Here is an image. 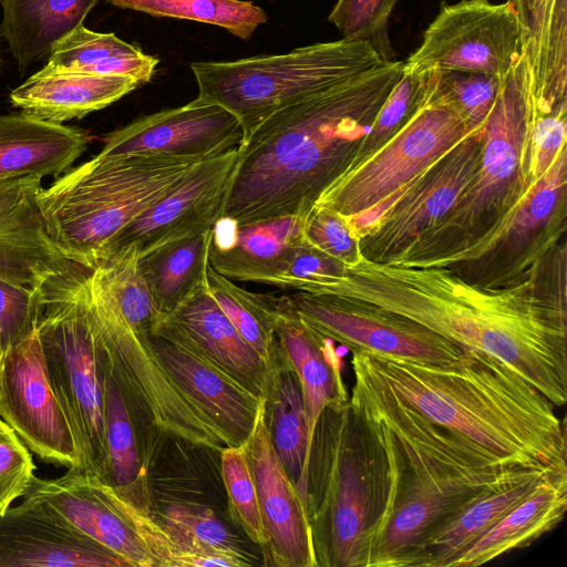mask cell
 Wrapping results in <instances>:
<instances>
[{"mask_svg":"<svg viewBox=\"0 0 567 567\" xmlns=\"http://www.w3.org/2000/svg\"><path fill=\"white\" fill-rule=\"evenodd\" d=\"M100 0H0V33L17 61L20 74L48 59L54 45L83 24Z\"/></svg>","mask_w":567,"mask_h":567,"instance_id":"cell-31","label":"cell"},{"mask_svg":"<svg viewBox=\"0 0 567 567\" xmlns=\"http://www.w3.org/2000/svg\"><path fill=\"white\" fill-rule=\"evenodd\" d=\"M132 250L117 252L95 268L111 290L120 311L136 330L150 331L163 316L156 308Z\"/></svg>","mask_w":567,"mask_h":567,"instance_id":"cell-41","label":"cell"},{"mask_svg":"<svg viewBox=\"0 0 567 567\" xmlns=\"http://www.w3.org/2000/svg\"><path fill=\"white\" fill-rule=\"evenodd\" d=\"M0 416L42 460L79 467L76 443L50 383L37 329L0 358Z\"/></svg>","mask_w":567,"mask_h":567,"instance_id":"cell-16","label":"cell"},{"mask_svg":"<svg viewBox=\"0 0 567 567\" xmlns=\"http://www.w3.org/2000/svg\"><path fill=\"white\" fill-rule=\"evenodd\" d=\"M40 312L38 288L0 278V358L37 329Z\"/></svg>","mask_w":567,"mask_h":567,"instance_id":"cell-46","label":"cell"},{"mask_svg":"<svg viewBox=\"0 0 567 567\" xmlns=\"http://www.w3.org/2000/svg\"><path fill=\"white\" fill-rule=\"evenodd\" d=\"M97 353V351H96ZM103 384L106 465L102 482L135 503L141 478L137 436L131 414L112 374L97 355Z\"/></svg>","mask_w":567,"mask_h":567,"instance_id":"cell-37","label":"cell"},{"mask_svg":"<svg viewBox=\"0 0 567 567\" xmlns=\"http://www.w3.org/2000/svg\"><path fill=\"white\" fill-rule=\"evenodd\" d=\"M124 567L101 545L25 501L0 515V567Z\"/></svg>","mask_w":567,"mask_h":567,"instance_id":"cell-24","label":"cell"},{"mask_svg":"<svg viewBox=\"0 0 567 567\" xmlns=\"http://www.w3.org/2000/svg\"><path fill=\"white\" fill-rule=\"evenodd\" d=\"M265 419L274 449L307 504L311 440L300 383L285 354L265 396Z\"/></svg>","mask_w":567,"mask_h":567,"instance_id":"cell-34","label":"cell"},{"mask_svg":"<svg viewBox=\"0 0 567 567\" xmlns=\"http://www.w3.org/2000/svg\"><path fill=\"white\" fill-rule=\"evenodd\" d=\"M158 62L114 33L94 32L82 24L54 45L48 63L37 73L126 75L143 84L151 80Z\"/></svg>","mask_w":567,"mask_h":567,"instance_id":"cell-33","label":"cell"},{"mask_svg":"<svg viewBox=\"0 0 567 567\" xmlns=\"http://www.w3.org/2000/svg\"><path fill=\"white\" fill-rule=\"evenodd\" d=\"M383 447L349 400L324 408L308 462L316 567H368L388 496Z\"/></svg>","mask_w":567,"mask_h":567,"instance_id":"cell-5","label":"cell"},{"mask_svg":"<svg viewBox=\"0 0 567 567\" xmlns=\"http://www.w3.org/2000/svg\"><path fill=\"white\" fill-rule=\"evenodd\" d=\"M90 138L80 128L23 112L0 115V181L59 176L84 153Z\"/></svg>","mask_w":567,"mask_h":567,"instance_id":"cell-27","label":"cell"},{"mask_svg":"<svg viewBox=\"0 0 567 567\" xmlns=\"http://www.w3.org/2000/svg\"><path fill=\"white\" fill-rule=\"evenodd\" d=\"M91 269L71 261L41 282L37 332L50 383L76 443L78 470L101 480L107 454L102 373L89 307Z\"/></svg>","mask_w":567,"mask_h":567,"instance_id":"cell-8","label":"cell"},{"mask_svg":"<svg viewBox=\"0 0 567 567\" xmlns=\"http://www.w3.org/2000/svg\"><path fill=\"white\" fill-rule=\"evenodd\" d=\"M384 62L368 43L340 39L284 54L194 62L190 69L197 97L231 112L245 142L274 113Z\"/></svg>","mask_w":567,"mask_h":567,"instance_id":"cell-9","label":"cell"},{"mask_svg":"<svg viewBox=\"0 0 567 567\" xmlns=\"http://www.w3.org/2000/svg\"><path fill=\"white\" fill-rule=\"evenodd\" d=\"M567 230V144L508 214L467 247L417 267H445L470 284L504 288L528 276Z\"/></svg>","mask_w":567,"mask_h":567,"instance_id":"cell-12","label":"cell"},{"mask_svg":"<svg viewBox=\"0 0 567 567\" xmlns=\"http://www.w3.org/2000/svg\"><path fill=\"white\" fill-rule=\"evenodd\" d=\"M126 75L33 74L10 93V102L31 116L60 123L82 118L140 86Z\"/></svg>","mask_w":567,"mask_h":567,"instance_id":"cell-29","label":"cell"},{"mask_svg":"<svg viewBox=\"0 0 567 567\" xmlns=\"http://www.w3.org/2000/svg\"><path fill=\"white\" fill-rule=\"evenodd\" d=\"M199 162L99 153L40 190L45 230L68 260L95 268L110 241Z\"/></svg>","mask_w":567,"mask_h":567,"instance_id":"cell-6","label":"cell"},{"mask_svg":"<svg viewBox=\"0 0 567 567\" xmlns=\"http://www.w3.org/2000/svg\"><path fill=\"white\" fill-rule=\"evenodd\" d=\"M275 333L281 351L297 373L309 436L321 412L331 403L349 400L342 378L343 354L334 342L307 327L292 311L275 298Z\"/></svg>","mask_w":567,"mask_h":567,"instance_id":"cell-26","label":"cell"},{"mask_svg":"<svg viewBox=\"0 0 567 567\" xmlns=\"http://www.w3.org/2000/svg\"><path fill=\"white\" fill-rule=\"evenodd\" d=\"M567 511V473L545 477L537 488L482 536L454 567H475L529 546L555 528Z\"/></svg>","mask_w":567,"mask_h":567,"instance_id":"cell-32","label":"cell"},{"mask_svg":"<svg viewBox=\"0 0 567 567\" xmlns=\"http://www.w3.org/2000/svg\"><path fill=\"white\" fill-rule=\"evenodd\" d=\"M303 237L309 245L346 267L354 265L361 256L359 238L347 220L327 208L312 207L305 219Z\"/></svg>","mask_w":567,"mask_h":567,"instance_id":"cell-47","label":"cell"},{"mask_svg":"<svg viewBox=\"0 0 567 567\" xmlns=\"http://www.w3.org/2000/svg\"><path fill=\"white\" fill-rule=\"evenodd\" d=\"M436 79L405 123L373 154L340 175L315 204L341 215L358 238L385 209L391 195L475 132L437 92Z\"/></svg>","mask_w":567,"mask_h":567,"instance_id":"cell-11","label":"cell"},{"mask_svg":"<svg viewBox=\"0 0 567 567\" xmlns=\"http://www.w3.org/2000/svg\"><path fill=\"white\" fill-rule=\"evenodd\" d=\"M244 131L223 106L198 97L136 118L107 135L102 155L148 154L205 161L238 148Z\"/></svg>","mask_w":567,"mask_h":567,"instance_id":"cell-18","label":"cell"},{"mask_svg":"<svg viewBox=\"0 0 567 567\" xmlns=\"http://www.w3.org/2000/svg\"><path fill=\"white\" fill-rule=\"evenodd\" d=\"M346 266L309 245L306 240L295 252L280 288L321 293L340 279Z\"/></svg>","mask_w":567,"mask_h":567,"instance_id":"cell-49","label":"cell"},{"mask_svg":"<svg viewBox=\"0 0 567 567\" xmlns=\"http://www.w3.org/2000/svg\"><path fill=\"white\" fill-rule=\"evenodd\" d=\"M502 79L496 75L437 71L436 90L463 115L472 130H481L494 105Z\"/></svg>","mask_w":567,"mask_h":567,"instance_id":"cell-45","label":"cell"},{"mask_svg":"<svg viewBox=\"0 0 567 567\" xmlns=\"http://www.w3.org/2000/svg\"><path fill=\"white\" fill-rule=\"evenodd\" d=\"M307 327L349 351L449 364L464 352L456 343L400 315L333 295L296 291L278 297Z\"/></svg>","mask_w":567,"mask_h":567,"instance_id":"cell-14","label":"cell"},{"mask_svg":"<svg viewBox=\"0 0 567 567\" xmlns=\"http://www.w3.org/2000/svg\"><path fill=\"white\" fill-rule=\"evenodd\" d=\"M567 245L526 278L483 288L445 267H404L362 256L318 295L400 315L463 349L485 352L517 372L555 406L567 402Z\"/></svg>","mask_w":567,"mask_h":567,"instance_id":"cell-1","label":"cell"},{"mask_svg":"<svg viewBox=\"0 0 567 567\" xmlns=\"http://www.w3.org/2000/svg\"><path fill=\"white\" fill-rule=\"evenodd\" d=\"M212 229L159 246L138 257L137 267L153 301L168 315L207 286Z\"/></svg>","mask_w":567,"mask_h":567,"instance_id":"cell-35","label":"cell"},{"mask_svg":"<svg viewBox=\"0 0 567 567\" xmlns=\"http://www.w3.org/2000/svg\"><path fill=\"white\" fill-rule=\"evenodd\" d=\"M526 51L525 33L508 0L442 4L405 62L415 71L477 72L504 78Z\"/></svg>","mask_w":567,"mask_h":567,"instance_id":"cell-13","label":"cell"},{"mask_svg":"<svg viewBox=\"0 0 567 567\" xmlns=\"http://www.w3.org/2000/svg\"><path fill=\"white\" fill-rule=\"evenodd\" d=\"M305 219L238 224L219 217L212 228L209 265L230 280L280 287L295 252L305 243Z\"/></svg>","mask_w":567,"mask_h":567,"instance_id":"cell-23","label":"cell"},{"mask_svg":"<svg viewBox=\"0 0 567 567\" xmlns=\"http://www.w3.org/2000/svg\"><path fill=\"white\" fill-rule=\"evenodd\" d=\"M567 110L555 114H537L532 127L527 150V173L535 183L549 167L555 156L566 145Z\"/></svg>","mask_w":567,"mask_h":567,"instance_id":"cell-50","label":"cell"},{"mask_svg":"<svg viewBox=\"0 0 567 567\" xmlns=\"http://www.w3.org/2000/svg\"><path fill=\"white\" fill-rule=\"evenodd\" d=\"M537 116L527 51L502 79L486 120L480 168L453 208L391 262L417 267L458 251L495 227L533 185L526 156Z\"/></svg>","mask_w":567,"mask_h":567,"instance_id":"cell-7","label":"cell"},{"mask_svg":"<svg viewBox=\"0 0 567 567\" xmlns=\"http://www.w3.org/2000/svg\"><path fill=\"white\" fill-rule=\"evenodd\" d=\"M525 33L535 106L567 109V0H512Z\"/></svg>","mask_w":567,"mask_h":567,"instance_id":"cell-28","label":"cell"},{"mask_svg":"<svg viewBox=\"0 0 567 567\" xmlns=\"http://www.w3.org/2000/svg\"><path fill=\"white\" fill-rule=\"evenodd\" d=\"M159 321L247 390L266 396L276 371L244 340L207 286Z\"/></svg>","mask_w":567,"mask_h":567,"instance_id":"cell-25","label":"cell"},{"mask_svg":"<svg viewBox=\"0 0 567 567\" xmlns=\"http://www.w3.org/2000/svg\"><path fill=\"white\" fill-rule=\"evenodd\" d=\"M207 290L244 340L275 372L284 361L275 333V298L237 286L210 265L207 268Z\"/></svg>","mask_w":567,"mask_h":567,"instance_id":"cell-36","label":"cell"},{"mask_svg":"<svg viewBox=\"0 0 567 567\" xmlns=\"http://www.w3.org/2000/svg\"><path fill=\"white\" fill-rule=\"evenodd\" d=\"M23 501L107 549L131 567H155L140 538L114 505L107 484L75 467L52 480L34 476Z\"/></svg>","mask_w":567,"mask_h":567,"instance_id":"cell-20","label":"cell"},{"mask_svg":"<svg viewBox=\"0 0 567 567\" xmlns=\"http://www.w3.org/2000/svg\"><path fill=\"white\" fill-rule=\"evenodd\" d=\"M432 423L504 470L567 473L566 424L555 405L495 357L464 349L449 364L352 351Z\"/></svg>","mask_w":567,"mask_h":567,"instance_id":"cell-4","label":"cell"},{"mask_svg":"<svg viewBox=\"0 0 567 567\" xmlns=\"http://www.w3.org/2000/svg\"><path fill=\"white\" fill-rule=\"evenodd\" d=\"M107 2L156 18L192 20L220 27L247 40L267 21L260 7L247 0H106Z\"/></svg>","mask_w":567,"mask_h":567,"instance_id":"cell-38","label":"cell"},{"mask_svg":"<svg viewBox=\"0 0 567 567\" xmlns=\"http://www.w3.org/2000/svg\"><path fill=\"white\" fill-rule=\"evenodd\" d=\"M147 337L169 375L214 424L227 446H244L265 398L247 390L159 320Z\"/></svg>","mask_w":567,"mask_h":567,"instance_id":"cell-19","label":"cell"},{"mask_svg":"<svg viewBox=\"0 0 567 567\" xmlns=\"http://www.w3.org/2000/svg\"><path fill=\"white\" fill-rule=\"evenodd\" d=\"M436 74L437 71H415L405 64L400 81L378 112L347 171L373 154L405 123L429 94Z\"/></svg>","mask_w":567,"mask_h":567,"instance_id":"cell-40","label":"cell"},{"mask_svg":"<svg viewBox=\"0 0 567 567\" xmlns=\"http://www.w3.org/2000/svg\"><path fill=\"white\" fill-rule=\"evenodd\" d=\"M161 515L163 523L195 551L229 559L236 567L251 565L237 547L234 536L210 509L173 503Z\"/></svg>","mask_w":567,"mask_h":567,"instance_id":"cell-42","label":"cell"},{"mask_svg":"<svg viewBox=\"0 0 567 567\" xmlns=\"http://www.w3.org/2000/svg\"><path fill=\"white\" fill-rule=\"evenodd\" d=\"M244 447L267 534V544L262 548L265 564L316 567L307 504L274 449L265 419V399Z\"/></svg>","mask_w":567,"mask_h":567,"instance_id":"cell-21","label":"cell"},{"mask_svg":"<svg viewBox=\"0 0 567 567\" xmlns=\"http://www.w3.org/2000/svg\"><path fill=\"white\" fill-rule=\"evenodd\" d=\"M1 64H2V59H1V55H0V69H1Z\"/></svg>","mask_w":567,"mask_h":567,"instance_id":"cell-51","label":"cell"},{"mask_svg":"<svg viewBox=\"0 0 567 567\" xmlns=\"http://www.w3.org/2000/svg\"><path fill=\"white\" fill-rule=\"evenodd\" d=\"M399 0H338L328 20L348 41L368 43L383 61L396 53L389 38V20Z\"/></svg>","mask_w":567,"mask_h":567,"instance_id":"cell-43","label":"cell"},{"mask_svg":"<svg viewBox=\"0 0 567 567\" xmlns=\"http://www.w3.org/2000/svg\"><path fill=\"white\" fill-rule=\"evenodd\" d=\"M404 68L386 61L264 121L238 148L219 217L238 224L306 218L350 167Z\"/></svg>","mask_w":567,"mask_h":567,"instance_id":"cell-2","label":"cell"},{"mask_svg":"<svg viewBox=\"0 0 567 567\" xmlns=\"http://www.w3.org/2000/svg\"><path fill=\"white\" fill-rule=\"evenodd\" d=\"M220 461L230 516L252 543L264 548L267 534L245 447H224L220 450Z\"/></svg>","mask_w":567,"mask_h":567,"instance_id":"cell-44","label":"cell"},{"mask_svg":"<svg viewBox=\"0 0 567 567\" xmlns=\"http://www.w3.org/2000/svg\"><path fill=\"white\" fill-rule=\"evenodd\" d=\"M35 465L27 445L0 416V515L24 496L34 478Z\"/></svg>","mask_w":567,"mask_h":567,"instance_id":"cell-48","label":"cell"},{"mask_svg":"<svg viewBox=\"0 0 567 567\" xmlns=\"http://www.w3.org/2000/svg\"><path fill=\"white\" fill-rule=\"evenodd\" d=\"M484 128L458 141L359 234L363 258L388 264L455 205L480 168Z\"/></svg>","mask_w":567,"mask_h":567,"instance_id":"cell-15","label":"cell"},{"mask_svg":"<svg viewBox=\"0 0 567 567\" xmlns=\"http://www.w3.org/2000/svg\"><path fill=\"white\" fill-rule=\"evenodd\" d=\"M561 474L524 470L491 488L455 519L431 537L412 567H454V564L512 509L526 499L547 476Z\"/></svg>","mask_w":567,"mask_h":567,"instance_id":"cell-30","label":"cell"},{"mask_svg":"<svg viewBox=\"0 0 567 567\" xmlns=\"http://www.w3.org/2000/svg\"><path fill=\"white\" fill-rule=\"evenodd\" d=\"M41 182L35 175L0 181V278L31 289L71 262L45 230Z\"/></svg>","mask_w":567,"mask_h":567,"instance_id":"cell-22","label":"cell"},{"mask_svg":"<svg viewBox=\"0 0 567 567\" xmlns=\"http://www.w3.org/2000/svg\"><path fill=\"white\" fill-rule=\"evenodd\" d=\"M89 307L97 355L117 384L132 421L143 420L161 433L197 446L228 447L164 368L147 331L134 329L123 317L96 268L89 277Z\"/></svg>","mask_w":567,"mask_h":567,"instance_id":"cell-10","label":"cell"},{"mask_svg":"<svg viewBox=\"0 0 567 567\" xmlns=\"http://www.w3.org/2000/svg\"><path fill=\"white\" fill-rule=\"evenodd\" d=\"M350 402L380 441L388 496L368 567H412L421 547L516 473L494 466L396 395L352 353Z\"/></svg>","mask_w":567,"mask_h":567,"instance_id":"cell-3","label":"cell"},{"mask_svg":"<svg viewBox=\"0 0 567 567\" xmlns=\"http://www.w3.org/2000/svg\"><path fill=\"white\" fill-rule=\"evenodd\" d=\"M107 486L114 505L133 528L155 566L236 567L229 559L195 551L164 523H157L141 505L126 499Z\"/></svg>","mask_w":567,"mask_h":567,"instance_id":"cell-39","label":"cell"},{"mask_svg":"<svg viewBox=\"0 0 567 567\" xmlns=\"http://www.w3.org/2000/svg\"><path fill=\"white\" fill-rule=\"evenodd\" d=\"M238 148L197 163L110 241L101 261L125 250L141 257L165 244L212 229L220 216Z\"/></svg>","mask_w":567,"mask_h":567,"instance_id":"cell-17","label":"cell"}]
</instances>
